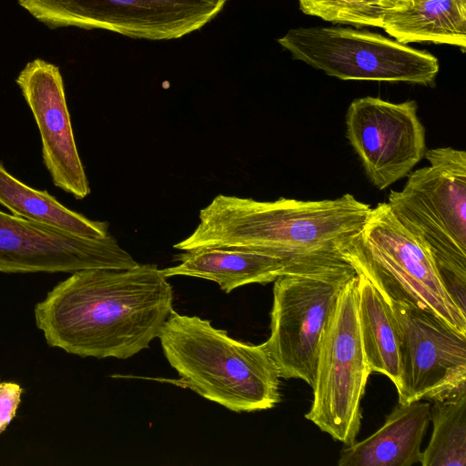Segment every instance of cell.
Masks as SVG:
<instances>
[{"label": "cell", "instance_id": "obj_1", "mask_svg": "<svg viewBox=\"0 0 466 466\" xmlns=\"http://www.w3.org/2000/svg\"><path fill=\"white\" fill-rule=\"evenodd\" d=\"M173 299L156 265L83 269L36 303L34 317L50 347L82 358L125 360L158 338Z\"/></svg>", "mask_w": 466, "mask_h": 466}, {"label": "cell", "instance_id": "obj_2", "mask_svg": "<svg viewBox=\"0 0 466 466\" xmlns=\"http://www.w3.org/2000/svg\"><path fill=\"white\" fill-rule=\"evenodd\" d=\"M370 209L350 193L335 199L274 201L220 194L200 210L192 234L174 248L256 249L295 263L340 260V249Z\"/></svg>", "mask_w": 466, "mask_h": 466}, {"label": "cell", "instance_id": "obj_3", "mask_svg": "<svg viewBox=\"0 0 466 466\" xmlns=\"http://www.w3.org/2000/svg\"><path fill=\"white\" fill-rule=\"evenodd\" d=\"M179 385L235 412L274 408L279 375L266 343L232 339L198 316L172 309L158 335Z\"/></svg>", "mask_w": 466, "mask_h": 466}, {"label": "cell", "instance_id": "obj_4", "mask_svg": "<svg viewBox=\"0 0 466 466\" xmlns=\"http://www.w3.org/2000/svg\"><path fill=\"white\" fill-rule=\"evenodd\" d=\"M424 157L430 165L410 171L387 204L431 254L446 289L466 312V153L437 147Z\"/></svg>", "mask_w": 466, "mask_h": 466}, {"label": "cell", "instance_id": "obj_5", "mask_svg": "<svg viewBox=\"0 0 466 466\" xmlns=\"http://www.w3.org/2000/svg\"><path fill=\"white\" fill-rule=\"evenodd\" d=\"M340 252L387 298L427 310L466 334V312L446 289L431 254L386 202L371 208L361 228Z\"/></svg>", "mask_w": 466, "mask_h": 466}, {"label": "cell", "instance_id": "obj_6", "mask_svg": "<svg viewBox=\"0 0 466 466\" xmlns=\"http://www.w3.org/2000/svg\"><path fill=\"white\" fill-rule=\"evenodd\" d=\"M356 273L346 259L309 262L274 280L270 335L265 343L280 378L299 379L313 387L323 332Z\"/></svg>", "mask_w": 466, "mask_h": 466}, {"label": "cell", "instance_id": "obj_7", "mask_svg": "<svg viewBox=\"0 0 466 466\" xmlns=\"http://www.w3.org/2000/svg\"><path fill=\"white\" fill-rule=\"evenodd\" d=\"M294 59L341 80L434 83L438 58L380 34L349 27L289 30L278 39Z\"/></svg>", "mask_w": 466, "mask_h": 466}, {"label": "cell", "instance_id": "obj_8", "mask_svg": "<svg viewBox=\"0 0 466 466\" xmlns=\"http://www.w3.org/2000/svg\"><path fill=\"white\" fill-rule=\"evenodd\" d=\"M371 369L358 315L357 273L342 289L320 341L313 400L305 418L345 445L360 431V401Z\"/></svg>", "mask_w": 466, "mask_h": 466}, {"label": "cell", "instance_id": "obj_9", "mask_svg": "<svg viewBox=\"0 0 466 466\" xmlns=\"http://www.w3.org/2000/svg\"><path fill=\"white\" fill-rule=\"evenodd\" d=\"M50 28L104 29L132 38L169 40L203 27L226 0H18Z\"/></svg>", "mask_w": 466, "mask_h": 466}, {"label": "cell", "instance_id": "obj_10", "mask_svg": "<svg viewBox=\"0 0 466 466\" xmlns=\"http://www.w3.org/2000/svg\"><path fill=\"white\" fill-rule=\"evenodd\" d=\"M386 299L399 334V403L442 400L466 390V334L427 310Z\"/></svg>", "mask_w": 466, "mask_h": 466}, {"label": "cell", "instance_id": "obj_11", "mask_svg": "<svg viewBox=\"0 0 466 466\" xmlns=\"http://www.w3.org/2000/svg\"><path fill=\"white\" fill-rule=\"evenodd\" d=\"M111 235L87 238L0 210V272L74 273L137 266Z\"/></svg>", "mask_w": 466, "mask_h": 466}, {"label": "cell", "instance_id": "obj_12", "mask_svg": "<svg viewBox=\"0 0 466 466\" xmlns=\"http://www.w3.org/2000/svg\"><path fill=\"white\" fill-rule=\"evenodd\" d=\"M414 100L354 99L346 114V135L366 175L383 190L413 169L426 152L425 128Z\"/></svg>", "mask_w": 466, "mask_h": 466}, {"label": "cell", "instance_id": "obj_13", "mask_svg": "<svg viewBox=\"0 0 466 466\" xmlns=\"http://www.w3.org/2000/svg\"><path fill=\"white\" fill-rule=\"evenodd\" d=\"M15 82L40 133L43 162L53 184L80 200L90 193L76 144L64 82L59 68L36 58Z\"/></svg>", "mask_w": 466, "mask_h": 466}, {"label": "cell", "instance_id": "obj_14", "mask_svg": "<svg viewBox=\"0 0 466 466\" xmlns=\"http://www.w3.org/2000/svg\"><path fill=\"white\" fill-rule=\"evenodd\" d=\"M431 421V401L398 403L384 424L368 438L345 445L339 466H410L420 462Z\"/></svg>", "mask_w": 466, "mask_h": 466}, {"label": "cell", "instance_id": "obj_15", "mask_svg": "<svg viewBox=\"0 0 466 466\" xmlns=\"http://www.w3.org/2000/svg\"><path fill=\"white\" fill-rule=\"evenodd\" d=\"M177 259L178 265L163 269L167 278L187 276L211 280L226 293L248 284L272 282L301 264L265 251L228 248L185 251Z\"/></svg>", "mask_w": 466, "mask_h": 466}, {"label": "cell", "instance_id": "obj_16", "mask_svg": "<svg viewBox=\"0 0 466 466\" xmlns=\"http://www.w3.org/2000/svg\"><path fill=\"white\" fill-rule=\"evenodd\" d=\"M381 28L402 44H446L464 53L466 0H405L386 15Z\"/></svg>", "mask_w": 466, "mask_h": 466}, {"label": "cell", "instance_id": "obj_17", "mask_svg": "<svg viewBox=\"0 0 466 466\" xmlns=\"http://www.w3.org/2000/svg\"><path fill=\"white\" fill-rule=\"evenodd\" d=\"M358 315L361 340L371 371L400 384V342L390 303L363 274L357 272Z\"/></svg>", "mask_w": 466, "mask_h": 466}, {"label": "cell", "instance_id": "obj_18", "mask_svg": "<svg viewBox=\"0 0 466 466\" xmlns=\"http://www.w3.org/2000/svg\"><path fill=\"white\" fill-rule=\"evenodd\" d=\"M0 204L13 215L46 223L76 236L104 238L108 224L69 209L46 190H37L12 176L0 163Z\"/></svg>", "mask_w": 466, "mask_h": 466}, {"label": "cell", "instance_id": "obj_19", "mask_svg": "<svg viewBox=\"0 0 466 466\" xmlns=\"http://www.w3.org/2000/svg\"><path fill=\"white\" fill-rule=\"evenodd\" d=\"M432 433L422 466L466 465V390L431 401Z\"/></svg>", "mask_w": 466, "mask_h": 466}, {"label": "cell", "instance_id": "obj_20", "mask_svg": "<svg viewBox=\"0 0 466 466\" xmlns=\"http://www.w3.org/2000/svg\"><path fill=\"white\" fill-rule=\"evenodd\" d=\"M309 15L334 24L382 27L386 15L405 0H299Z\"/></svg>", "mask_w": 466, "mask_h": 466}, {"label": "cell", "instance_id": "obj_21", "mask_svg": "<svg viewBox=\"0 0 466 466\" xmlns=\"http://www.w3.org/2000/svg\"><path fill=\"white\" fill-rule=\"evenodd\" d=\"M23 388L15 382H0V434L15 417L21 402Z\"/></svg>", "mask_w": 466, "mask_h": 466}]
</instances>
